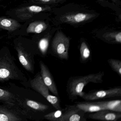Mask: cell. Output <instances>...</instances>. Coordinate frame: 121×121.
Masks as SVG:
<instances>
[{"label": "cell", "mask_w": 121, "mask_h": 121, "mask_svg": "<svg viewBox=\"0 0 121 121\" xmlns=\"http://www.w3.org/2000/svg\"><path fill=\"white\" fill-rule=\"evenodd\" d=\"M104 74V71H99L86 75L71 77L66 85V92L69 99L73 101L77 99L84 87L89 83L102 82Z\"/></svg>", "instance_id": "1"}, {"label": "cell", "mask_w": 121, "mask_h": 121, "mask_svg": "<svg viewBox=\"0 0 121 121\" xmlns=\"http://www.w3.org/2000/svg\"><path fill=\"white\" fill-rule=\"evenodd\" d=\"M25 78L11 54H0V81L10 79L24 80Z\"/></svg>", "instance_id": "2"}, {"label": "cell", "mask_w": 121, "mask_h": 121, "mask_svg": "<svg viewBox=\"0 0 121 121\" xmlns=\"http://www.w3.org/2000/svg\"><path fill=\"white\" fill-rule=\"evenodd\" d=\"M70 40L62 32L58 31L52 43L53 52L56 57L61 60H68Z\"/></svg>", "instance_id": "3"}, {"label": "cell", "mask_w": 121, "mask_h": 121, "mask_svg": "<svg viewBox=\"0 0 121 121\" xmlns=\"http://www.w3.org/2000/svg\"><path fill=\"white\" fill-rule=\"evenodd\" d=\"M30 83L32 87L43 96L56 109H62L59 99L57 96L50 95L49 90L43 82L40 73H38L31 80Z\"/></svg>", "instance_id": "4"}, {"label": "cell", "mask_w": 121, "mask_h": 121, "mask_svg": "<svg viewBox=\"0 0 121 121\" xmlns=\"http://www.w3.org/2000/svg\"><path fill=\"white\" fill-rule=\"evenodd\" d=\"M121 96V87L107 90L91 91L88 93L82 92L79 97L86 100H94Z\"/></svg>", "instance_id": "5"}, {"label": "cell", "mask_w": 121, "mask_h": 121, "mask_svg": "<svg viewBox=\"0 0 121 121\" xmlns=\"http://www.w3.org/2000/svg\"><path fill=\"white\" fill-rule=\"evenodd\" d=\"M86 112L75 105H66L63 113L59 121H86Z\"/></svg>", "instance_id": "6"}, {"label": "cell", "mask_w": 121, "mask_h": 121, "mask_svg": "<svg viewBox=\"0 0 121 121\" xmlns=\"http://www.w3.org/2000/svg\"><path fill=\"white\" fill-rule=\"evenodd\" d=\"M39 65L41 70L40 74L43 82L51 92L55 96H58L59 93L57 87L53 76L48 67L42 61L39 62Z\"/></svg>", "instance_id": "7"}, {"label": "cell", "mask_w": 121, "mask_h": 121, "mask_svg": "<svg viewBox=\"0 0 121 121\" xmlns=\"http://www.w3.org/2000/svg\"><path fill=\"white\" fill-rule=\"evenodd\" d=\"M20 62L27 70L33 73L34 71L35 61L32 54L21 46L16 47Z\"/></svg>", "instance_id": "8"}, {"label": "cell", "mask_w": 121, "mask_h": 121, "mask_svg": "<svg viewBox=\"0 0 121 121\" xmlns=\"http://www.w3.org/2000/svg\"><path fill=\"white\" fill-rule=\"evenodd\" d=\"M49 7H41L37 5H31L22 7L17 9L15 14L18 18L22 20H27L32 17L35 15L41 12L49 10Z\"/></svg>", "instance_id": "9"}, {"label": "cell", "mask_w": 121, "mask_h": 121, "mask_svg": "<svg viewBox=\"0 0 121 121\" xmlns=\"http://www.w3.org/2000/svg\"><path fill=\"white\" fill-rule=\"evenodd\" d=\"M89 119L104 121H117L121 118V112L102 110L88 115Z\"/></svg>", "instance_id": "10"}, {"label": "cell", "mask_w": 121, "mask_h": 121, "mask_svg": "<svg viewBox=\"0 0 121 121\" xmlns=\"http://www.w3.org/2000/svg\"><path fill=\"white\" fill-rule=\"evenodd\" d=\"M94 17V14L88 13H78L63 15L61 18L63 23L78 24L90 20Z\"/></svg>", "instance_id": "11"}, {"label": "cell", "mask_w": 121, "mask_h": 121, "mask_svg": "<svg viewBox=\"0 0 121 121\" xmlns=\"http://www.w3.org/2000/svg\"><path fill=\"white\" fill-rule=\"evenodd\" d=\"M76 105L85 112H94L104 110L98 102H78Z\"/></svg>", "instance_id": "12"}, {"label": "cell", "mask_w": 121, "mask_h": 121, "mask_svg": "<svg viewBox=\"0 0 121 121\" xmlns=\"http://www.w3.org/2000/svg\"><path fill=\"white\" fill-rule=\"evenodd\" d=\"M21 26L17 20L7 17H0V29L13 32Z\"/></svg>", "instance_id": "13"}, {"label": "cell", "mask_w": 121, "mask_h": 121, "mask_svg": "<svg viewBox=\"0 0 121 121\" xmlns=\"http://www.w3.org/2000/svg\"><path fill=\"white\" fill-rule=\"evenodd\" d=\"M17 112L0 107V121H17L22 120Z\"/></svg>", "instance_id": "14"}, {"label": "cell", "mask_w": 121, "mask_h": 121, "mask_svg": "<svg viewBox=\"0 0 121 121\" xmlns=\"http://www.w3.org/2000/svg\"><path fill=\"white\" fill-rule=\"evenodd\" d=\"M98 102L104 110L121 112V100L99 101Z\"/></svg>", "instance_id": "15"}, {"label": "cell", "mask_w": 121, "mask_h": 121, "mask_svg": "<svg viewBox=\"0 0 121 121\" xmlns=\"http://www.w3.org/2000/svg\"><path fill=\"white\" fill-rule=\"evenodd\" d=\"M47 26L45 22L42 21H36L30 24L26 30L27 33L39 34L47 28Z\"/></svg>", "instance_id": "16"}, {"label": "cell", "mask_w": 121, "mask_h": 121, "mask_svg": "<svg viewBox=\"0 0 121 121\" xmlns=\"http://www.w3.org/2000/svg\"><path fill=\"white\" fill-rule=\"evenodd\" d=\"M80 55L81 61L83 63L88 61L91 56L90 50L85 42H83L81 44Z\"/></svg>", "instance_id": "17"}, {"label": "cell", "mask_w": 121, "mask_h": 121, "mask_svg": "<svg viewBox=\"0 0 121 121\" xmlns=\"http://www.w3.org/2000/svg\"><path fill=\"white\" fill-rule=\"evenodd\" d=\"M27 105L33 109L39 111H44L47 110L49 107L46 105L37 102L32 100H27L26 103Z\"/></svg>", "instance_id": "18"}, {"label": "cell", "mask_w": 121, "mask_h": 121, "mask_svg": "<svg viewBox=\"0 0 121 121\" xmlns=\"http://www.w3.org/2000/svg\"><path fill=\"white\" fill-rule=\"evenodd\" d=\"M105 39L110 43H121V33H109L105 35L104 36Z\"/></svg>", "instance_id": "19"}, {"label": "cell", "mask_w": 121, "mask_h": 121, "mask_svg": "<svg viewBox=\"0 0 121 121\" xmlns=\"http://www.w3.org/2000/svg\"><path fill=\"white\" fill-rule=\"evenodd\" d=\"M64 109L56 110V111L50 112L44 115L46 119L51 121H59L63 113Z\"/></svg>", "instance_id": "20"}, {"label": "cell", "mask_w": 121, "mask_h": 121, "mask_svg": "<svg viewBox=\"0 0 121 121\" xmlns=\"http://www.w3.org/2000/svg\"><path fill=\"white\" fill-rule=\"evenodd\" d=\"M108 62L112 70L121 76V61L118 59H109L108 60Z\"/></svg>", "instance_id": "21"}, {"label": "cell", "mask_w": 121, "mask_h": 121, "mask_svg": "<svg viewBox=\"0 0 121 121\" xmlns=\"http://www.w3.org/2000/svg\"><path fill=\"white\" fill-rule=\"evenodd\" d=\"M49 46V40L47 38L42 39L39 43V47L42 56L46 54Z\"/></svg>", "instance_id": "22"}, {"label": "cell", "mask_w": 121, "mask_h": 121, "mask_svg": "<svg viewBox=\"0 0 121 121\" xmlns=\"http://www.w3.org/2000/svg\"><path fill=\"white\" fill-rule=\"evenodd\" d=\"M14 99V95L0 88V100L10 102Z\"/></svg>", "instance_id": "23"}, {"label": "cell", "mask_w": 121, "mask_h": 121, "mask_svg": "<svg viewBox=\"0 0 121 121\" xmlns=\"http://www.w3.org/2000/svg\"><path fill=\"white\" fill-rule=\"evenodd\" d=\"M32 2L40 4H54L59 3L66 0H31Z\"/></svg>", "instance_id": "24"}, {"label": "cell", "mask_w": 121, "mask_h": 121, "mask_svg": "<svg viewBox=\"0 0 121 121\" xmlns=\"http://www.w3.org/2000/svg\"><path fill=\"white\" fill-rule=\"evenodd\" d=\"M99 0V1H103V0Z\"/></svg>", "instance_id": "25"}, {"label": "cell", "mask_w": 121, "mask_h": 121, "mask_svg": "<svg viewBox=\"0 0 121 121\" xmlns=\"http://www.w3.org/2000/svg\"><path fill=\"white\" fill-rule=\"evenodd\" d=\"M1 0H0V1H1Z\"/></svg>", "instance_id": "26"}]
</instances>
